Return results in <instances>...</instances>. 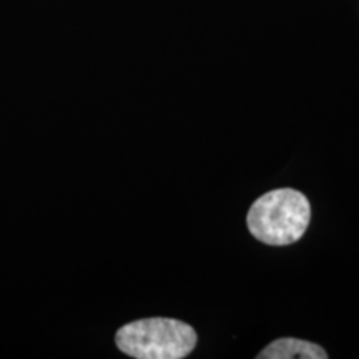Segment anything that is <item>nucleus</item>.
<instances>
[{
	"label": "nucleus",
	"mask_w": 359,
	"mask_h": 359,
	"mask_svg": "<svg viewBox=\"0 0 359 359\" xmlns=\"http://www.w3.org/2000/svg\"><path fill=\"white\" fill-rule=\"evenodd\" d=\"M258 359H326L327 353L320 344L296 338H280L269 343Z\"/></svg>",
	"instance_id": "3"
},
{
	"label": "nucleus",
	"mask_w": 359,
	"mask_h": 359,
	"mask_svg": "<svg viewBox=\"0 0 359 359\" xmlns=\"http://www.w3.org/2000/svg\"><path fill=\"white\" fill-rule=\"evenodd\" d=\"M309 219L311 205L306 196L293 188H278L250 206L246 226L264 245L288 246L306 233Z\"/></svg>",
	"instance_id": "1"
},
{
	"label": "nucleus",
	"mask_w": 359,
	"mask_h": 359,
	"mask_svg": "<svg viewBox=\"0 0 359 359\" xmlns=\"http://www.w3.org/2000/svg\"><path fill=\"white\" fill-rule=\"evenodd\" d=\"M115 343L120 351L137 359H182L195 349L198 336L180 320L147 318L120 327Z\"/></svg>",
	"instance_id": "2"
}]
</instances>
